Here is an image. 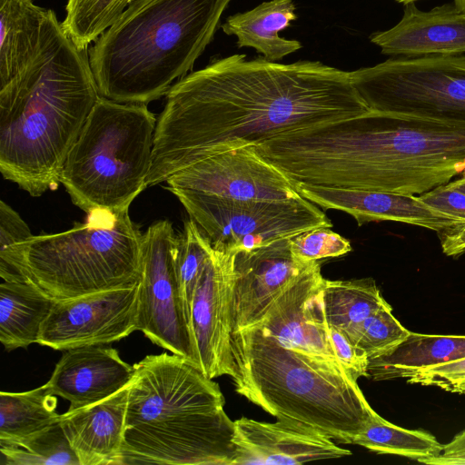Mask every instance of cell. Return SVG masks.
<instances>
[{"label": "cell", "instance_id": "obj_30", "mask_svg": "<svg viewBox=\"0 0 465 465\" xmlns=\"http://www.w3.org/2000/svg\"><path fill=\"white\" fill-rule=\"evenodd\" d=\"M134 0H68L61 23L65 34L81 49L95 41Z\"/></svg>", "mask_w": 465, "mask_h": 465}, {"label": "cell", "instance_id": "obj_24", "mask_svg": "<svg viewBox=\"0 0 465 465\" xmlns=\"http://www.w3.org/2000/svg\"><path fill=\"white\" fill-rule=\"evenodd\" d=\"M465 357V335H433L410 331L387 354L370 360L368 371L375 381L406 380L420 371Z\"/></svg>", "mask_w": 465, "mask_h": 465}, {"label": "cell", "instance_id": "obj_23", "mask_svg": "<svg viewBox=\"0 0 465 465\" xmlns=\"http://www.w3.org/2000/svg\"><path fill=\"white\" fill-rule=\"evenodd\" d=\"M47 14L32 0H0V88L34 58Z\"/></svg>", "mask_w": 465, "mask_h": 465}, {"label": "cell", "instance_id": "obj_41", "mask_svg": "<svg viewBox=\"0 0 465 465\" xmlns=\"http://www.w3.org/2000/svg\"><path fill=\"white\" fill-rule=\"evenodd\" d=\"M453 4L465 11V0H453Z\"/></svg>", "mask_w": 465, "mask_h": 465}, {"label": "cell", "instance_id": "obj_1", "mask_svg": "<svg viewBox=\"0 0 465 465\" xmlns=\"http://www.w3.org/2000/svg\"><path fill=\"white\" fill-rule=\"evenodd\" d=\"M368 111L350 72L321 62L215 59L168 90L147 186L223 151Z\"/></svg>", "mask_w": 465, "mask_h": 465}, {"label": "cell", "instance_id": "obj_19", "mask_svg": "<svg viewBox=\"0 0 465 465\" xmlns=\"http://www.w3.org/2000/svg\"><path fill=\"white\" fill-rule=\"evenodd\" d=\"M134 366L117 350L91 345L64 351L49 381L47 391L70 402L69 411L99 402L132 381Z\"/></svg>", "mask_w": 465, "mask_h": 465}, {"label": "cell", "instance_id": "obj_20", "mask_svg": "<svg viewBox=\"0 0 465 465\" xmlns=\"http://www.w3.org/2000/svg\"><path fill=\"white\" fill-rule=\"evenodd\" d=\"M370 40L389 55H460L465 54V11L455 4L423 11L409 3L397 25Z\"/></svg>", "mask_w": 465, "mask_h": 465}, {"label": "cell", "instance_id": "obj_15", "mask_svg": "<svg viewBox=\"0 0 465 465\" xmlns=\"http://www.w3.org/2000/svg\"><path fill=\"white\" fill-rule=\"evenodd\" d=\"M324 280L316 261L282 292L255 325L289 349L343 368L325 318Z\"/></svg>", "mask_w": 465, "mask_h": 465}, {"label": "cell", "instance_id": "obj_12", "mask_svg": "<svg viewBox=\"0 0 465 465\" xmlns=\"http://www.w3.org/2000/svg\"><path fill=\"white\" fill-rule=\"evenodd\" d=\"M136 284L55 301L44 322L40 345L66 351L108 345L138 330Z\"/></svg>", "mask_w": 465, "mask_h": 465}, {"label": "cell", "instance_id": "obj_5", "mask_svg": "<svg viewBox=\"0 0 465 465\" xmlns=\"http://www.w3.org/2000/svg\"><path fill=\"white\" fill-rule=\"evenodd\" d=\"M231 0H134L89 50L100 95L144 104L166 94L213 40Z\"/></svg>", "mask_w": 465, "mask_h": 465}, {"label": "cell", "instance_id": "obj_9", "mask_svg": "<svg viewBox=\"0 0 465 465\" xmlns=\"http://www.w3.org/2000/svg\"><path fill=\"white\" fill-rule=\"evenodd\" d=\"M350 74L371 111L465 122V55L391 58Z\"/></svg>", "mask_w": 465, "mask_h": 465}, {"label": "cell", "instance_id": "obj_13", "mask_svg": "<svg viewBox=\"0 0 465 465\" xmlns=\"http://www.w3.org/2000/svg\"><path fill=\"white\" fill-rule=\"evenodd\" d=\"M168 186L232 200L301 197L293 183L249 144L223 151L171 175Z\"/></svg>", "mask_w": 465, "mask_h": 465}, {"label": "cell", "instance_id": "obj_33", "mask_svg": "<svg viewBox=\"0 0 465 465\" xmlns=\"http://www.w3.org/2000/svg\"><path fill=\"white\" fill-rule=\"evenodd\" d=\"M26 223L10 205L0 202V276L13 277L14 268L25 244L33 237Z\"/></svg>", "mask_w": 465, "mask_h": 465}, {"label": "cell", "instance_id": "obj_29", "mask_svg": "<svg viewBox=\"0 0 465 465\" xmlns=\"http://www.w3.org/2000/svg\"><path fill=\"white\" fill-rule=\"evenodd\" d=\"M0 453L6 465H80L60 421L26 437L0 440Z\"/></svg>", "mask_w": 465, "mask_h": 465}, {"label": "cell", "instance_id": "obj_8", "mask_svg": "<svg viewBox=\"0 0 465 465\" xmlns=\"http://www.w3.org/2000/svg\"><path fill=\"white\" fill-rule=\"evenodd\" d=\"M156 123L144 104L100 96L61 172L72 202L87 213L128 211L147 187Z\"/></svg>", "mask_w": 465, "mask_h": 465}, {"label": "cell", "instance_id": "obj_21", "mask_svg": "<svg viewBox=\"0 0 465 465\" xmlns=\"http://www.w3.org/2000/svg\"><path fill=\"white\" fill-rule=\"evenodd\" d=\"M128 393L129 385L99 402L60 415L80 465H121Z\"/></svg>", "mask_w": 465, "mask_h": 465}, {"label": "cell", "instance_id": "obj_35", "mask_svg": "<svg viewBox=\"0 0 465 465\" xmlns=\"http://www.w3.org/2000/svg\"><path fill=\"white\" fill-rule=\"evenodd\" d=\"M406 381L411 384L435 386L446 391L465 394V357L418 371Z\"/></svg>", "mask_w": 465, "mask_h": 465}, {"label": "cell", "instance_id": "obj_11", "mask_svg": "<svg viewBox=\"0 0 465 465\" xmlns=\"http://www.w3.org/2000/svg\"><path fill=\"white\" fill-rule=\"evenodd\" d=\"M179 237L161 220L143 234L138 291V331L153 343L199 369L177 273Z\"/></svg>", "mask_w": 465, "mask_h": 465}, {"label": "cell", "instance_id": "obj_37", "mask_svg": "<svg viewBox=\"0 0 465 465\" xmlns=\"http://www.w3.org/2000/svg\"><path fill=\"white\" fill-rule=\"evenodd\" d=\"M419 197L435 210L465 220V193L448 183L437 186Z\"/></svg>", "mask_w": 465, "mask_h": 465}, {"label": "cell", "instance_id": "obj_10", "mask_svg": "<svg viewBox=\"0 0 465 465\" xmlns=\"http://www.w3.org/2000/svg\"><path fill=\"white\" fill-rule=\"evenodd\" d=\"M215 250L237 253L332 223L302 196L284 201L232 200L167 187Z\"/></svg>", "mask_w": 465, "mask_h": 465}, {"label": "cell", "instance_id": "obj_17", "mask_svg": "<svg viewBox=\"0 0 465 465\" xmlns=\"http://www.w3.org/2000/svg\"><path fill=\"white\" fill-rule=\"evenodd\" d=\"M233 423V465L302 464L351 454L316 428L291 418L266 422L242 417Z\"/></svg>", "mask_w": 465, "mask_h": 465}, {"label": "cell", "instance_id": "obj_16", "mask_svg": "<svg viewBox=\"0 0 465 465\" xmlns=\"http://www.w3.org/2000/svg\"><path fill=\"white\" fill-rule=\"evenodd\" d=\"M290 239L235 254L232 331L257 324L282 292L316 262L297 259Z\"/></svg>", "mask_w": 465, "mask_h": 465}, {"label": "cell", "instance_id": "obj_34", "mask_svg": "<svg viewBox=\"0 0 465 465\" xmlns=\"http://www.w3.org/2000/svg\"><path fill=\"white\" fill-rule=\"evenodd\" d=\"M290 247L292 254L305 262L338 257L351 251L350 242L329 227L314 228L292 237Z\"/></svg>", "mask_w": 465, "mask_h": 465}, {"label": "cell", "instance_id": "obj_42", "mask_svg": "<svg viewBox=\"0 0 465 465\" xmlns=\"http://www.w3.org/2000/svg\"><path fill=\"white\" fill-rule=\"evenodd\" d=\"M396 1L407 5L409 3H414L417 0H396Z\"/></svg>", "mask_w": 465, "mask_h": 465}, {"label": "cell", "instance_id": "obj_2", "mask_svg": "<svg viewBox=\"0 0 465 465\" xmlns=\"http://www.w3.org/2000/svg\"><path fill=\"white\" fill-rule=\"evenodd\" d=\"M255 148L294 183L422 194L465 171V122L369 110Z\"/></svg>", "mask_w": 465, "mask_h": 465}, {"label": "cell", "instance_id": "obj_31", "mask_svg": "<svg viewBox=\"0 0 465 465\" xmlns=\"http://www.w3.org/2000/svg\"><path fill=\"white\" fill-rule=\"evenodd\" d=\"M213 247L209 238L190 219L184 223L179 237L177 273L187 321L191 328V310L194 289Z\"/></svg>", "mask_w": 465, "mask_h": 465}, {"label": "cell", "instance_id": "obj_36", "mask_svg": "<svg viewBox=\"0 0 465 465\" xmlns=\"http://www.w3.org/2000/svg\"><path fill=\"white\" fill-rule=\"evenodd\" d=\"M329 330L334 351L346 372L356 381L360 377H370V360L365 351L352 344L340 331L332 327Z\"/></svg>", "mask_w": 465, "mask_h": 465}, {"label": "cell", "instance_id": "obj_26", "mask_svg": "<svg viewBox=\"0 0 465 465\" xmlns=\"http://www.w3.org/2000/svg\"><path fill=\"white\" fill-rule=\"evenodd\" d=\"M322 298L328 326L346 337L366 318L389 305L371 278L324 280Z\"/></svg>", "mask_w": 465, "mask_h": 465}, {"label": "cell", "instance_id": "obj_25", "mask_svg": "<svg viewBox=\"0 0 465 465\" xmlns=\"http://www.w3.org/2000/svg\"><path fill=\"white\" fill-rule=\"evenodd\" d=\"M55 300L25 281L0 285V341L7 351L37 343Z\"/></svg>", "mask_w": 465, "mask_h": 465}, {"label": "cell", "instance_id": "obj_18", "mask_svg": "<svg viewBox=\"0 0 465 465\" xmlns=\"http://www.w3.org/2000/svg\"><path fill=\"white\" fill-rule=\"evenodd\" d=\"M301 196L325 210L347 213L358 225L391 221L444 232L465 220L435 210L420 197L381 191H368L294 183Z\"/></svg>", "mask_w": 465, "mask_h": 465}, {"label": "cell", "instance_id": "obj_3", "mask_svg": "<svg viewBox=\"0 0 465 465\" xmlns=\"http://www.w3.org/2000/svg\"><path fill=\"white\" fill-rule=\"evenodd\" d=\"M87 52L48 9L39 48L0 88V172L37 197L60 183L68 153L100 98Z\"/></svg>", "mask_w": 465, "mask_h": 465}, {"label": "cell", "instance_id": "obj_39", "mask_svg": "<svg viewBox=\"0 0 465 465\" xmlns=\"http://www.w3.org/2000/svg\"><path fill=\"white\" fill-rule=\"evenodd\" d=\"M441 249L445 255L457 257L465 254V222L442 232Z\"/></svg>", "mask_w": 465, "mask_h": 465}, {"label": "cell", "instance_id": "obj_7", "mask_svg": "<svg viewBox=\"0 0 465 465\" xmlns=\"http://www.w3.org/2000/svg\"><path fill=\"white\" fill-rule=\"evenodd\" d=\"M142 238L128 211H95L65 232L34 235L10 281L29 282L55 301L134 285Z\"/></svg>", "mask_w": 465, "mask_h": 465}, {"label": "cell", "instance_id": "obj_4", "mask_svg": "<svg viewBox=\"0 0 465 465\" xmlns=\"http://www.w3.org/2000/svg\"><path fill=\"white\" fill-rule=\"evenodd\" d=\"M134 368L121 465H233L234 423L213 379L167 352Z\"/></svg>", "mask_w": 465, "mask_h": 465}, {"label": "cell", "instance_id": "obj_22", "mask_svg": "<svg viewBox=\"0 0 465 465\" xmlns=\"http://www.w3.org/2000/svg\"><path fill=\"white\" fill-rule=\"evenodd\" d=\"M295 9L292 0L263 2L252 10L228 16L222 29L237 37L239 48L252 47L266 60L275 62L302 47L301 42L279 35L296 20Z\"/></svg>", "mask_w": 465, "mask_h": 465}, {"label": "cell", "instance_id": "obj_32", "mask_svg": "<svg viewBox=\"0 0 465 465\" xmlns=\"http://www.w3.org/2000/svg\"><path fill=\"white\" fill-rule=\"evenodd\" d=\"M393 316L389 304L361 322L348 336L349 341L367 354L369 360L390 352L409 334Z\"/></svg>", "mask_w": 465, "mask_h": 465}, {"label": "cell", "instance_id": "obj_38", "mask_svg": "<svg viewBox=\"0 0 465 465\" xmlns=\"http://www.w3.org/2000/svg\"><path fill=\"white\" fill-rule=\"evenodd\" d=\"M430 465H465V430L443 445L440 454L426 460Z\"/></svg>", "mask_w": 465, "mask_h": 465}, {"label": "cell", "instance_id": "obj_28", "mask_svg": "<svg viewBox=\"0 0 465 465\" xmlns=\"http://www.w3.org/2000/svg\"><path fill=\"white\" fill-rule=\"evenodd\" d=\"M348 444L360 445L380 454L403 456L421 463L440 454L443 447L432 434L396 426L378 413L364 429L350 438Z\"/></svg>", "mask_w": 465, "mask_h": 465}, {"label": "cell", "instance_id": "obj_27", "mask_svg": "<svg viewBox=\"0 0 465 465\" xmlns=\"http://www.w3.org/2000/svg\"><path fill=\"white\" fill-rule=\"evenodd\" d=\"M57 400L45 385L23 392H0V440L18 439L60 420Z\"/></svg>", "mask_w": 465, "mask_h": 465}, {"label": "cell", "instance_id": "obj_6", "mask_svg": "<svg viewBox=\"0 0 465 465\" xmlns=\"http://www.w3.org/2000/svg\"><path fill=\"white\" fill-rule=\"evenodd\" d=\"M232 348L236 392L277 419L348 444L377 413L343 368L289 349L256 325L232 331Z\"/></svg>", "mask_w": 465, "mask_h": 465}, {"label": "cell", "instance_id": "obj_40", "mask_svg": "<svg viewBox=\"0 0 465 465\" xmlns=\"http://www.w3.org/2000/svg\"><path fill=\"white\" fill-rule=\"evenodd\" d=\"M464 174H463V177L460 178V179H457L453 182H450V183H448V184L454 188V189H457V190H460L461 191L462 193H465V171L463 172Z\"/></svg>", "mask_w": 465, "mask_h": 465}, {"label": "cell", "instance_id": "obj_14", "mask_svg": "<svg viewBox=\"0 0 465 465\" xmlns=\"http://www.w3.org/2000/svg\"><path fill=\"white\" fill-rule=\"evenodd\" d=\"M236 253L213 248L197 281L191 331L200 371L208 378L232 377V285Z\"/></svg>", "mask_w": 465, "mask_h": 465}]
</instances>
